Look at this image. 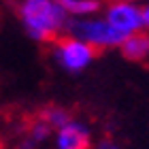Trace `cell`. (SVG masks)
<instances>
[{
  "mask_svg": "<svg viewBox=\"0 0 149 149\" xmlns=\"http://www.w3.org/2000/svg\"><path fill=\"white\" fill-rule=\"evenodd\" d=\"M17 17L26 34L36 43H56L70 22L58 0H19Z\"/></svg>",
  "mask_w": 149,
  "mask_h": 149,
  "instance_id": "obj_1",
  "label": "cell"
},
{
  "mask_svg": "<svg viewBox=\"0 0 149 149\" xmlns=\"http://www.w3.org/2000/svg\"><path fill=\"white\" fill-rule=\"evenodd\" d=\"M66 34L83 40L96 51H107V49H119L124 36L119 34L104 17H81V19H70Z\"/></svg>",
  "mask_w": 149,
  "mask_h": 149,
  "instance_id": "obj_2",
  "label": "cell"
},
{
  "mask_svg": "<svg viewBox=\"0 0 149 149\" xmlns=\"http://www.w3.org/2000/svg\"><path fill=\"white\" fill-rule=\"evenodd\" d=\"M96 53L98 51L94 47H90L87 43H83V40L74 38L70 34L60 36L53 43V49H51L53 60L66 72H83L96 60Z\"/></svg>",
  "mask_w": 149,
  "mask_h": 149,
  "instance_id": "obj_3",
  "label": "cell"
},
{
  "mask_svg": "<svg viewBox=\"0 0 149 149\" xmlns=\"http://www.w3.org/2000/svg\"><path fill=\"white\" fill-rule=\"evenodd\" d=\"M102 17L124 38L130 36V34H136V32H141V30H145L143 6L132 4V2H128V0H111V2L104 6Z\"/></svg>",
  "mask_w": 149,
  "mask_h": 149,
  "instance_id": "obj_4",
  "label": "cell"
},
{
  "mask_svg": "<svg viewBox=\"0 0 149 149\" xmlns=\"http://www.w3.org/2000/svg\"><path fill=\"white\" fill-rule=\"evenodd\" d=\"M53 147L56 149H94L90 126L85 121L70 119L66 126L53 132Z\"/></svg>",
  "mask_w": 149,
  "mask_h": 149,
  "instance_id": "obj_5",
  "label": "cell"
},
{
  "mask_svg": "<svg viewBox=\"0 0 149 149\" xmlns=\"http://www.w3.org/2000/svg\"><path fill=\"white\" fill-rule=\"evenodd\" d=\"M121 56L130 62H147L149 60V32L141 30L136 34H130L119 45Z\"/></svg>",
  "mask_w": 149,
  "mask_h": 149,
  "instance_id": "obj_6",
  "label": "cell"
},
{
  "mask_svg": "<svg viewBox=\"0 0 149 149\" xmlns=\"http://www.w3.org/2000/svg\"><path fill=\"white\" fill-rule=\"evenodd\" d=\"M58 4L66 11L70 19L81 17H94L100 13V0H58Z\"/></svg>",
  "mask_w": 149,
  "mask_h": 149,
  "instance_id": "obj_7",
  "label": "cell"
},
{
  "mask_svg": "<svg viewBox=\"0 0 149 149\" xmlns=\"http://www.w3.org/2000/svg\"><path fill=\"white\" fill-rule=\"evenodd\" d=\"M38 117L43 119L53 132L60 130L62 126H66V124H68V121L72 119V117H70V113L66 111V109H62V107H47V109L40 111Z\"/></svg>",
  "mask_w": 149,
  "mask_h": 149,
  "instance_id": "obj_8",
  "label": "cell"
},
{
  "mask_svg": "<svg viewBox=\"0 0 149 149\" xmlns=\"http://www.w3.org/2000/svg\"><path fill=\"white\" fill-rule=\"evenodd\" d=\"M26 136H28L30 141H34L36 145H43L49 136H53V130L49 126L45 124L40 117H36L34 121L30 124V128H28V132H26Z\"/></svg>",
  "mask_w": 149,
  "mask_h": 149,
  "instance_id": "obj_9",
  "label": "cell"
},
{
  "mask_svg": "<svg viewBox=\"0 0 149 149\" xmlns=\"http://www.w3.org/2000/svg\"><path fill=\"white\" fill-rule=\"evenodd\" d=\"M94 149H121V145L113 139H100L98 143L94 145Z\"/></svg>",
  "mask_w": 149,
  "mask_h": 149,
  "instance_id": "obj_10",
  "label": "cell"
},
{
  "mask_svg": "<svg viewBox=\"0 0 149 149\" xmlns=\"http://www.w3.org/2000/svg\"><path fill=\"white\" fill-rule=\"evenodd\" d=\"M143 24H145V30L149 32V2L143 6Z\"/></svg>",
  "mask_w": 149,
  "mask_h": 149,
  "instance_id": "obj_11",
  "label": "cell"
},
{
  "mask_svg": "<svg viewBox=\"0 0 149 149\" xmlns=\"http://www.w3.org/2000/svg\"><path fill=\"white\" fill-rule=\"evenodd\" d=\"M128 2H132V4H139V6H145L149 0H128Z\"/></svg>",
  "mask_w": 149,
  "mask_h": 149,
  "instance_id": "obj_12",
  "label": "cell"
}]
</instances>
